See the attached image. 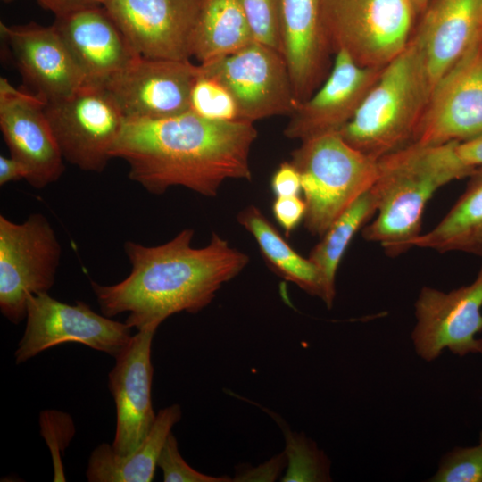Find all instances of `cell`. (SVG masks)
Listing matches in <instances>:
<instances>
[{
    "mask_svg": "<svg viewBox=\"0 0 482 482\" xmlns=\"http://www.w3.org/2000/svg\"><path fill=\"white\" fill-rule=\"evenodd\" d=\"M193 237L194 230L185 229L160 245L126 241L127 278L112 285L90 281L101 313L112 318L127 312L130 328L157 330L173 314L197 313L210 304L249 257L216 233L200 248L192 246Z\"/></svg>",
    "mask_w": 482,
    "mask_h": 482,
    "instance_id": "cell-1",
    "label": "cell"
},
{
    "mask_svg": "<svg viewBox=\"0 0 482 482\" xmlns=\"http://www.w3.org/2000/svg\"><path fill=\"white\" fill-rule=\"evenodd\" d=\"M257 134L253 123L211 120L188 111L125 120L112 154L151 194L180 186L213 197L226 179H252L249 157Z\"/></svg>",
    "mask_w": 482,
    "mask_h": 482,
    "instance_id": "cell-2",
    "label": "cell"
},
{
    "mask_svg": "<svg viewBox=\"0 0 482 482\" xmlns=\"http://www.w3.org/2000/svg\"><path fill=\"white\" fill-rule=\"evenodd\" d=\"M378 178L371 187L377 217L364 226L362 237L395 257L414 247L422 234L425 206L436 191L468 174L445 144H411L378 159Z\"/></svg>",
    "mask_w": 482,
    "mask_h": 482,
    "instance_id": "cell-3",
    "label": "cell"
},
{
    "mask_svg": "<svg viewBox=\"0 0 482 482\" xmlns=\"http://www.w3.org/2000/svg\"><path fill=\"white\" fill-rule=\"evenodd\" d=\"M430 93L411 38L404 51L383 68L338 133L350 145L378 160L411 144Z\"/></svg>",
    "mask_w": 482,
    "mask_h": 482,
    "instance_id": "cell-4",
    "label": "cell"
},
{
    "mask_svg": "<svg viewBox=\"0 0 482 482\" xmlns=\"http://www.w3.org/2000/svg\"><path fill=\"white\" fill-rule=\"evenodd\" d=\"M290 162L301 176L304 227L320 237L373 186L378 174V160L350 145L338 132L302 141Z\"/></svg>",
    "mask_w": 482,
    "mask_h": 482,
    "instance_id": "cell-5",
    "label": "cell"
},
{
    "mask_svg": "<svg viewBox=\"0 0 482 482\" xmlns=\"http://www.w3.org/2000/svg\"><path fill=\"white\" fill-rule=\"evenodd\" d=\"M417 14L410 0H324L323 21L333 54L362 67L384 68L407 47Z\"/></svg>",
    "mask_w": 482,
    "mask_h": 482,
    "instance_id": "cell-6",
    "label": "cell"
},
{
    "mask_svg": "<svg viewBox=\"0 0 482 482\" xmlns=\"http://www.w3.org/2000/svg\"><path fill=\"white\" fill-rule=\"evenodd\" d=\"M62 247L49 220L39 212L21 223L0 215V312L13 324L26 319L31 295L55 282Z\"/></svg>",
    "mask_w": 482,
    "mask_h": 482,
    "instance_id": "cell-7",
    "label": "cell"
},
{
    "mask_svg": "<svg viewBox=\"0 0 482 482\" xmlns=\"http://www.w3.org/2000/svg\"><path fill=\"white\" fill-rule=\"evenodd\" d=\"M45 111L64 160L84 171H104L125 122L109 93L84 83L46 103Z\"/></svg>",
    "mask_w": 482,
    "mask_h": 482,
    "instance_id": "cell-8",
    "label": "cell"
},
{
    "mask_svg": "<svg viewBox=\"0 0 482 482\" xmlns=\"http://www.w3.org/2000/svg\"><path fill=\"white\" fill-rule=\"evenodd\" d=\"M198 66L202 73L230 92L240 121L254 123L272 116L291 115L298 105L283 54L257 41Z\"/></svg>",
    "mask_w": 482,
    "mask_h": 482,
    "instance_id": "cell-9",
    "label": "cell"
},
{
    "mask_svg": "<svg viewBox=\"0 0 482 482\" xmlns=\"http://www.w3.org/2000/svg\"><path fill=\"white\" fill-rule=\"evenodd\" d=\"M24 333L14 353L16 364L58 345L79 343L116 357L132 337L125 323L96 313L88 304H69L48 292L31 295Z\"/></svg>",
    "mask_w": 482,
    "mask_h": 482,
    "instance_id": "cell-10",
    "label": "cell"
},
{
    "mask_svg": "<svg viewBox=\"0 0 482 482\" xmlns=\"http://www.w3.org/2000/svg\"><path fill=\"white\" fill-rule=\"evenodd\" d=\"M482 266L469 285L449 292L423 287L414 303L416 324L411 340L416 353L426 362L445 349L463 357L482 354Z\"/></svg>",
    "mask_w": 482,
    "mask_h": 482,
    "instance_id": "cell-11",
    "label": "cell"
},
{
    "mask_svg": "<svg viewBox=\"0 0 482 482\" xmlns=\"http://www.w3.org/2000/svg\"><path fill=\"white\" fill-rule=\"evenodd\" d=\"M198 72L190 60L139 55L102 86L125 120H159L189 111V95Z\"/></svg>",
    "mask_w": 482,
    "mask_h": 482,
    "instance_id": "cell-12",
    "label": "cell"
},
{
    "mask_svg": "<svg viewBox=\"0 0 482 482\" xmlns=\"http://www.w3.org/2000/svg\"><path fill=\"white\" fill-rule=\"evenodd\" d=\"M481 134L482 40L436 84L411 144L438 145Z\"/></svg>",
    "mask_w": 482,
    "mask_h": 482,
    "instance_id": "cell-13",
    "label": "cell"
},
{
    "mask_svg": "<svg viewBox=\"0 0 482 482\" xmlns=\"http://www.w3.org/2000/svg\"><path fill=\"white\" fill-rule=\"evenodd\" d=\"M45 106L33 93L0 78V129L10 156L25 166L26 180L37 189L57 181L65 170Z\"/></svg>",
    "mask_w": 482,
    "mask_h": 482,
    "instance_id": "cell-14",
    "label": "cell"
},
{
    "mask_svg": "<svg viewBox=\"0 0 482 482\" xmlns=\"http://www.w3.org/2000/svg\"><path fill=\"white\" fill-rule=\"evenodd\" d=\"M204 0H106L104 7L145 57L190 60Z\"/></svg>",
    "mask_w": 482,
    "mask_h": 482,
    "instance_id": "cell-15",
    "label": "cell"
},
{
    "mask_svg": "<svg viewBox=\"0 0 482 482\" xmlns=\"http://www.w3.org/2000/svg\"><path fill=\"white\" fill-rule=\"evenodd\" d=\"M155 332L146 329L132 336L115 357V364L108 374V387L116 409L112 446L121 456L140 446L156 417L151 398L154 374L151 349Z\"/></svg>",
    "mask_w": 482,
    "mask_h": 482,
    "instance_id": "cell-16",
    "label": "cell"
},
{
    "mask_svg": "<svg viewBox=\"0 0 482 482\" xmlns=\"http://www.w3.org/2000/svg\"><path fill=\"white\" fill-rule=\"evenodd\" d=\"M26 89L46 103L63 98L85 83V78L54 25L0 23ZM25 88V87H24Z\"/></svg>",
    "mask_w": 482,
    "mask_h": 482,
    "instance_id": "cell-17",
    "label": "cell"
},
{
    "mask_svg": "<svg viewBox=\"0 0 482 482\" xmlns=\"http://www.w3.org/2000/svg\"><path fill=\"white\" fill-rule=\"evenodd\" d=\"M334 55L325 80L290 115L284 129L287 138L302 142L338 132L353 117L383 70L362 67L343 51Z\"/></svg>",
    "mask_w": 482,
    "mask_h": 482,
    "instance_id": "cell-18",
    "label": "cell"
},
{
    "mask_svg": "<svg viewBox=\"0 0 482 482\" xmlns=\"http://www.w3.org/2000/svg\"><path fill=\"white\" fill-rule=\"evenodd\" d=\"M419 17L411 40L431 92L482 40V0H429Z\"/></svg>",
    "mask_w": 482,
    "mask_h": 482,
    "instance_id": "cell-19",
    "label": "cell"
},
{
    "mask_svg": "<svg viewBox=\"0 0 482 482\" xmlns=\"http://www.w3.org/2000/svg\"><path fill=\"white\" fill-rule=\"evenodd\" d=\"M323 5L324 0H280L282 54L298 104L319 88L332 66Z\"/></svg>",
    "mask_w": 482,
    "mask_h": 482,
    "instance_id": "cell-20",
    "label": "cell"
},
{
    "mask_svg": "<svg viewBox=\"0 0 482 482\" xmlns=\"http://www.w3.org/2000/svg\"><path fill=\"white\" fill-rule=\"evenodd\" d=\"M85 83L101 85L139 54L104 6L55 18Z\"/></svg>",
    "mask_w": 482,
    "mask_h": 482,
    "instance_id": "cell-21",
    "label": "cell"
},
{
    "mask_svg": "<svg viewBox=\"0 0 482 482\" xmlns=\"http://www.w3.org/2000/svg\"><path fill=\"white\" fill-rule=\"evenodd\" d=\"M182 416L179 404L158 411L140 446L128 455L117 454L112 445L102 443L90 453L86 476L89 482H150L154 478L162 449L171 428Z\"/></svg>",
    "mask_w": 482,
    "mask_h": 482,
    "instance_id": "cell-22",
    "label": "cell"
},
{
    "mask_svg": "<svg viewBox=\"0 0 482 482\" xmlns=\"http://www.w3.org/2000/svg\"><path fill=\"white\" fill-rule=\"evenodd\" d=\"M468 178L462 195L438 224L416 239L414 247L459 251L482 258V166Z\"/></svg>",
    "mask_w": 482,
    "mask_h": 482,
    "instance_id": "cell-23",
    "label": "cell"
},
{
    "mask_svg": "<svg viewBox=\"0 0 482 482\" xmlns=\"http://www.w3.org/2000/svg\"><path fill=\"white\" fill-rule=\"evenodd\" d=\"M255 41L238 0H204L191 56L199 63L232 54Z\"/></svg>",
    "mask_w": 482,
    "mask_h": 482,
    "instance_id": "cell-24",
    "label": "cell"
},
{
    "mask_svg": "<svg viewBox=\"0 0 482 482\" xmlns=\"http://www.w3.org/2000/svg\"><path fill=\"white\" fill-rule=\"evenodd\" d=\"M237 221L253 235L262 257L277 275L321 299V280L313 263L285 240L258 207H245L238 213Z\"/></svg>",
    "mask_w": 482,
    "mask_h": 482,
    "instance_id": "cell-25",
    "label": "cell"
},
{
    "mask_svg": "<svg viewBox=\"0 0 482 482\" xmlns=\"http://www.w3.org/2000/svg\"><path fill=\"white\" fill-rule=\"evenodd\" d=\"M376 212L377 197L370 187L337 219L311 251L308 258L320 277L321 300L328 308L335 300L336 275L342 258L354 235Z\"/></svg>",
    "mask_w": 482,
    "mask_h": 482,
    "instance_id": "cell-26",
    "label": "cell"
},
{
    "mask_svg": "<svg viewBox=\"0 0 482 482\" xmlns=\"http://www.w3.org/2000/svg\"><path fill=\"white\" fill-rule=\"evenodd\" d=\"M189 111L211 120L240 121L230 92L215 79L202 73L199 66L190 90Z\"/></svg>",
    "mask_w": 482,
    "mask_h": 482,
    "instance_id": "cell-27",
    "label": "cell"
},
{
    "mask_svg": "<svg viewBox=\"0 0 482 482\" xmlns=\"http://www.w3.org/2000/svg\"><path fill=\"white\" fill-rule=\"evenodd\" d=\"M288 470L282 481H328L329 463L325 454L304 436L286 434Z\"/></svg>",
    "mask_w": 482,
    "mask_h": 482,
    "instance_id": "cell-28",
    "label": "cell"
},
{
    "mask_svg": "<svg viewBox=\"0 0 482 482\" xmlns=\"http://www.w3.org/2000/svg\"><path fill=\"white\" fill-rule=\"evenodd\" d=\"M255 41L282 54L280 0H238Z\"/></svg>",
    "mask_w": 482,
    "mask_h": 482,
    "instance_id": "cell-29",
    "label": "cell"
},
{
    "mask_svg": "<svg viewBox=\"0 0 482 482\" xmlns=\"http://www.w3.org/2000/svg\"><path fill=\"white\" fill-rule=\"evenodd\" d=\"M432 482H482V445L455 447L441 459Z\"/></svg>",
    "mask_w": 482,
    "mask_h": 482,
    "instance_id": "cell-30",
    "label": "cell"
},
{
    "mask_svg": "<svg viewBox=\"0 0 482 482\" xmlns=\"http://www.w3.org/2000/svg\"><path fill=\"white\" fill-rule=\"evenodd\" d=\"M39 423L41 434L45 439L54 436V437L46 441L49 445L54 466V480L64 481L61 453L64 451L73 437L75 432L73 421L67 413L47 410L40 413Z\"/></svg>",
    "mask_w": 482,
    "mask_h": 482,
    "instance_id": "cell-31",
    "label": "cell"
},
{
    "mask_svg": "<svg viewBox=\"0 0 482 482\" xmlns=\"http://www.w3.org/2000/svg\"><path fill=\"white\" fill-rule=\"evenodd\" d=\"M157 467L162 471L164 482H229L228 476H210L193 469L181 456L172 432L169 435L159 455Z\"/></svg>",
    "mask_w": 482,
    "mask_h": 482,
    "instance_id": "cell-32",
    "label": "cell"
},
{
    "mask_svg": "<svg viewBox=\"0 0 482 482\" xmlns=\"http://www.w3.org/2000/svg\"><path fill=\"white\" fill-rule=\"evenodd\" d=\"M271 209L274 219L284 229L285 236L289 237L304 220L306 204L299 195L279 196L275 197Z\"/></svg>",
    "mask_w": 482,
    "mask_h": 482,
    "instance_id": "cell-33",
    "label": "cell"
},
{
    "mask_svg": "<svg viewBox=\"0 0 482 482\" xmlns=\"http://www.w3.org/2000/svg\"><path fill=\"white\" fill-rule=\"evenodd\" d=\"M270 188L275 197L300 195L302 191L301 176L290 161L281 162L274 171L270 179Z\"/></svg>",
    "mask_w": 482,
    "mask_h": 482,
    "instance_id": "cell-34",
    "label": "cell"
},
{
    "mask_svg": "<svg viewBox=\"0 0 482 482\" xmlns=\"http://www.w3.org/2000/svg\"><path fill=\"white\" fill-rule=\"evenodd\" d=\"M451 144L455 158L464 168L474 171L482 166V134Z\"/></svg>",
    "mask_w": 482,
    "mask_h": 482,
    "instance_id": "cell-35",
    "label": "cell"
},
{
    "mask_svg": "<svg viewBox=\"0 0 482 482\" xmlns=\"http://www.w3.org/2000/svg\"><path fill=\"white\" fill-rule=\"evenodd\" d=\"M106 0H37L38 5L55 18L83 10L104 6Z\"/></svg>",
    "mask_w": 482,
    "mask_h": 482,
    "instance_id": "cell-36",
    "label": "cell"
},
{
    "mask_svg": "<svg viewBox=\"0 0 482 482\" xmlns=\"http://www.w3.org/2000/svg\"><path fill=\"white\" fill-rule=\"evenodd\" d=\"M27 176V170L21 162L12 156L0 155V186L26 179Z\"/></svg>",
    "mask_w": 482,
    "mask_h": 482,
    "instance_id": "cell-37",
    "label": "cell"
},
{
    "mask_svg": "<svg viewBox=\"0 0 482 482\" xmlns=\"http://www.w3.org/2000/svg\"><path fill=\"white\" fill-rule=\"evenodd\" d=\"M428 1L429 0H410L417 16H419L423 12Z\"/></svg>",
    "mask_w": 482,
    "mask_h": 482,
    "instance_id": "cell-38",
    "label": "cell"
},
{
    "mask_svg": "<svg viewBox=\"0 0 482 482\" xmlns=\"http://www.w3.org/2000/svg\"><path fill=\"white\" fill-rule=\"evenodd\" d=\"M479 444L482 445V430L480 431V434H479Z\"/></svg>",
    "mask_w": 482,
    "mask_h": 482,
    "instance_id": "cell-39",
    "label": "cell"
},
{
    "mask_svg": "<svg viewBox=\"0 0 482 482\" xmlns=\"http://www.w3.org/2000/svg\"><path fill=\"white\" fill-rule=\"evenodd\" d=\"M2 1H3L4 3H6V4H7V3L13 2V1H15V0H2Z\"/></svg>",
    "mask_w": 482,
    "mask_h": 482,
    "instance_id": "cell-40",
    "label": "cell"
}]
</instances>
